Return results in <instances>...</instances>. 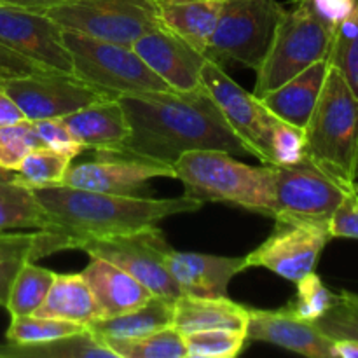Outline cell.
I'll return each instance as SVG.
<instances>
[{
  "instance_id": "1",
  "label": "cell",
  "mask_w": 358,
  "mask_h": 358,
  "mask_svg": "<svg viewBox=\"0 0 358 358\" xmlns=\"http://www.w3.org/2000/svg\"><path fill=\"white\" fill-rule=\"evenodd\" d=\"M128 115V140L115 150L173 166L189 150L215 149L233 156L250 154L233 131L205 86L191 93H149L119 98Z\"/></svg>"
},
{
  "instance_id": "47",
  "label": "cell",
  "mask_w": 358,
  "mask_h": 358,
  "mask_svg": "<svg viewBox=\"0 0 358 358\" xmlns=\"http://www.w3.org/2000/svg\"><path fill=\"white\" fill-rule=\"evenodd\" d=\"M343 294H345V296L348 297V299L352 301L353 304H357V306H358V294H353V292H346V290H343Z\"/></svg>"
},
{
  "instance_id": "34",
  "label": "cell",
  "mask_w": 358,
  "mask_h": 358,
  "mask_svg": "<svg viewBox=\"0 0 358 358\" xmlns=\"http://www.w3.org/2000/svg\"><path fill=\"white\" fill-rule=\"evenodd\" d=\"M84 331H86L84 325L56 320V318L37 317V315H24V317L10 318L6 339L9 343H45Z\"/></svg>"
},
{
  "instance_id": "39",
  "label": "cell",
  "mask_w": 358,
  "mask_h": 358,
  "mask_svg": "<svg viewBox=\"0 0 358 358\" xmlns=\"http://www.w3.org/2000/svg\"><path fill=\"white\" fill-rule=\"evenodd\" d=\"M31 122H34L35 133H37L42 147H48V149L66 156L72 161L86 150V147L73 136V133L63 122V119H41V121Z\"/></svg>"
},
{
  "instance_id": "44",
  "label": "cell",
  "mask_w": 358,
  "mask_h": 358,
  "mask_svg": "<svg viewBox=\"0 0 358 358\" xmlns=\"http://www.w3.org/2000/svg\"><path fill=\"white\" fill-rule=\"evenodd\" d=\"M66 2H70V0H0V3H6V6L23 7V9L37 10V13H45L51 7L62 6Z\"/></svg>"
},
{
  "instance_id": "19",
  "label": "cell",
  "mask_w": 358,
  "mask_h": 358,
  "mask_svg": "<svg viewBox=\"0 0 358 358\" xmlns=\"http://www.w3.org/2000/svg\"><path fill=\"white\" fill-rule=\"evenodd\" d=\"M83 276L86 278L98 306L101 318L119 317L143 306L154 294L140 283L135 276L100 257H90Z\"/></svg>"
},
{
  "instance_id": "41",
  "label": "cell",
  "mask_w": 358,
  "mask_h": 358,
  "mask_svg": "<svg viewBox=\"0 0 358 358\" xmlns=\"http://www.w3.org/2000/svg\"><path fill=\"white\" fill-rule=\"evenodd\" d=\"M315 13L336 30L343 20L350 16L357 0H308Z\"/></svg>"
},
{
  "instance_id": "6",
  "label": "cell",
  "mask_w": 358,
  "mask_h": 358,
  "mask_svg": "<svg viewBox=\"0 0 358 358\" xmlns=\"http://www.w3.org/2000/svg\"><path fill=\"white\" fill-rule=\"evenodd\" d=\"M63 38L72 55L73 76L107 96L121 98L173 91L145 65L131 45L98 41L66 30H63Z\"/></svg>"
},
{
  "instance_id": "4",
  "label": "cell",
  "mask_w": 358,
  "mask_h": 358,
  "mask_svg": "<svg viewBox=\"0 0 358 358\" xmlns=\"http://www.w3.org/2000/svg\"><path fill=\"white\" fill-rule=\"evenodd\" d=\"M304 133L308 159L352 189L358 178V96L336 66H329Z\"/></svg>"
},
{
  "instance_id": "24",
  "label": "cell",
  "mask_w": 358,
  "mask_h": 358,
  "mask_svg": "<svg viewBox=\"0 0 358 358\" xmlns=\"http://www.w3.org/2000/svg\"><path fill=\"white\" fill-rule=\"evenodd\" d=\"M175 299L154 296L143 306L112 318H98L87 325V331L100 341L136 339L173 325Z\"/></svg>"
},
{
  "instance_id": "26",
  "label": "cell",
  "mask_w": 358,
  "mask_h": 358,
  "mask_svg": "<svg viewBox=\"0 0 358 358\" xmlns=\"http://www.w3.org/2000/svg\"><path fill=\"white\" fill-rule=\"evenodd\" d=\"M0 358H117L90 331L45 343H9L0 346Z\"/></svg>"
},
{
  "instance_id": "25",
  "label": "cell",
  "mask_w": 358,
  "mask_h": 358,
  "mask_svg": "<svg viewBox=\"0 0 358 358\" xmlns=\"http://www.w3.org/2000/svg\"><path fill=\"white\" fill-rule=\"evenodd\" d=\"M34 315L56 318V320L84 325V327L101 318L100 306L83 273L56 275L44 303Z\"/></svg>"
},
{
  "instance_id": "20",
  "label": "cell",
  "mask_w": 358,
  "mask_h": 358,
  "mask_svg": "<svg viewBox=\"0 0 358 358\" xmlns=\"http://www.w3.org/2000/svg\"><path fill=\"white\" fill-rule=\"evenodd\" d=\"M62 119L86 149L115 150L131 133L119 98L94 101Z\"/></svg>"
},
{
  "instance_id": "8",
  "label": "cell",
  "mask_w": 358,
  "mask_h": 358,
  "mask_svg": "<svg viewBox=\"0 0 358 358\" xmlns=\"http://www.w3.org/2000/svg\"><path fill=\"white\" fill-rule=\"evenodd\" d=\"M285 14L278 0H224L206 58L257 70Z\"/></svg>"
},
{
  "instance_id": "18",
  "label": "cell",
  "mask_w": 358,
  "mask_h": 358,
  "mask_svg": "<svg viewBox=\"0 0 358 358\" xmlns=\"http://www.w3.org/2000/svg\"><path fill=\"white\" fill-rule=\"evenodd\" d=\"M166 266L182 294L198 297H226L229 283L248 269L247 257L177 252L168 254Z\"/></svg>"
},
{
  "instance_id": "33",
  "label": "cell",
  "mask_w": 358,
  "mask_h": 358,
  "mask_svg": "<svg viewBox=\"0 0 358 358\" xmlns=\"http://www.w3.org/2000/svg\"><path fill=\"white\" fill-rule=\"evenodd\" d=\"M187 358H234L247 346V332L212 329L184 334Z\"/></svg>"
},
{
  "instance_id": "12",
  "label": "cell",
  "mask_w": 358,
  "mask_h": 358,
  "mask_svg": "<svg viewBox=\"0 0 358 358\" xmlns=\"http://www.w3.org/2000/svg\"><path fill=\"white\" fill-rule=\"evenodd\" d=\"M3 91L13 98L28 121L65 117L94 101L107 100L105 93L73 73H16L3 80Z\"/></svg>"
},
{
  "instance_id": "38",
  "label": "cell",
  "mask_w": 358,
  "mask_h": 358,
  "mask_svg": "<svg viewBox=\"0 0 358 358\" xmlns=\"http://www.w3.org/2000/svg\"><path fill=\"white\" fill-rule=\"evenodd\" d=\"M318 329L331 339H357L358 341V306L345 294H338L334 306L315 322Z\"/></svg>"
},
{
  "instance_id": "42",
  "label": "cell",
  "mask_w": 358,
  "mask_h": 358,
  "mask_svg": "<svg viewBox=\"0 0 358 358\" xmlns=\"http://www.w3.org/2000/svg\"><path fill=\"white\" fill-rule=\"evenodd\" d=\"M27 121L21 108L17 107L16 101L0 87V126L16 124V122Z\"/></svg>"
},
{
  "instance_id": "30",
  "label": "cell",
  "mask_w": 358,
  "mask_h": 358,
  "mask_svg": "<svg viewBox=\"0 0 358 358\" xmlns=\"http://www.w3.org/2000/svg\"><path fill=\"white\" fill-rule=\"evenodd\" d=\"M70 250V241L65 236L45 229L0 231V262L13 259H42L56 252Z\"/></svg>"
},
{
  "instance_id": "2",
  "label": "cell",
  "mask_w": 358,
  "mask_h": 358,
  "mask_svg": "<svg viewBox=\"0 0 358 358\" xmlns=\"http://www.w3.org/2000/svg\"><path fill=\"white\" fill-rule=\"evenodd\" d=\"M31 191L48 217L45 231L65 236L70 241V250H77L79 243L86 240L145 229L173 215L198 212L203 206L201 201L185 194L180 198H145L70 185Z\"/></svg>"
},
{
  "instance_id": "32",
  "label": "cell",
  "mask_w": 358,
  "mask_h": 358,
  "mask_svg": "<svg viewBox=\"0 0 358 358\" xmlns=\"http://www.w3.org/2000/svg\"><path fill=\"white\" fill-rule=\"evenodd\" d=\"M327 59L358 96V0L350 16L336 27Z\"/></svg>"
},
{
  "instance_id": "45",
  "label": "cell",
  "mask_w": 358,
  "mask_h": 358,
  "mask_svg": "<svg viewBox=\"0 0 358 358\" xmlns=\"http://www.w3.org/2000/svg\"><path fill=\"white\" fill-rule=\"evenodd\" d=\"M334 358H358L357 339H334Z\"/></svg>"
},
{
  "instance_id": "16",
  "label": "cell",
  "mask_w": 358,
  "mask_h": 358,
  "mask_svg": "<svg viewBox=\"0 0 358 358\" xmlns=\"http://www.w3.org/2000/svg\"><path fill=\"white\" fill-rule=\"evenodd\" d=\"M145 65L178 93L203 87L201 72L206 56L164 27L154 28L131 45Z\"/></svg>"
},
{
  "instance_id": "22",
  "label": "cell",
  "mask_w": 358,
  "mask_h": 358,
  "mask_svg": "<svg viewBox=\"0 0 358 358\" xmlns=\"http://www.w3.org/2000/svg\"><path fill=\"white\" fill-rule=\"evenodd\" d=\"M161 27L206 56L224 0H154Z\"/></svg>"
},
{
  "instance_id": "29",
  "label": "cell",
  "mask_w": 358,
  "mask_h": 358,
  "mask_svg": "<svg viewBox=\"0 0 358 358\" xmlns=\"http://www.w3.org/2000/svg\"><path fill=\"white\" fill-rule=\"evenodd\" d=\"M72 164V159L55 152L48 147H35L24 156L20 166L10 171L17 184L28 189L55 187L63 185L66 170Z\"/></svg>"
},
{
  "instance_id": "35",
  "label": "cell",
  "mask_w": 358,
  "mask_h": 358,
  "mask_svg": "<svg viewBox=\"0 0 358 358\" xmlns=\"http://www.w3.org/2000/svg\"><path fill=\"white\" fill-rule=\"evenodd\" d=\"M269 163L273 166H289L306 159V133L271 114L268 135Z\"/></svg>"
},
{
  "instance_id": "46",
  "label": "cell",
  "mask_w": 358,
  "mask_h": 358,
  "mask_svg": "<svg viewBox=\"0 0 358 358\" xmlns=\"http://www.w3.org/2000/svg\"><path fill=\"white\" fill-rule=\"evenodd\" d=\"M10 76H14V73L10 72L9 69H6V66H3V65H0V86H2L3 80H6L7 77H10Z\"/></svg>"
},
{
  "instance_id": "11",
  "label": "cell",
  "mask_w": 358,
  "mask_h": 358,
  "mask_svg": "<svg viewBox=\"0 0 358 358\" xmlns=\"http://www.w3.org/2000/svg\"><path fill=\"white\" fill-rule=\"evenodd\" d=\"M77 250L86 252L90 257L105 259L124 269L143 283L154 296L175 299L182 294L166 266L168 254L173 248L157 226L98 240H86L79 243Z\"/></svg>"
},
{
  "instance_id": "31",
  "label": "cell",
  "mask_w": 358,
  "mask_h": 358,
  "mask_svg": "<svg viewBox=\"0 0 358 358\" xmlns=\"http://www.w3.org/2000/svg\"><path fill=\"white\" fill-rule=\"evenodd\" d=\"M105 345L117 358H187L184 334L173 325L143 338L115 339Z\"/></svg>"
},
{
  "instance_id": "37",
  "label": "cell",
  "mask_w": 358,
  "mask_h": 358,
  "mask_svg": "<svg viewBox=\"0 0 358 358\" xmlns=\"http://www.w3.org/2000/svg\"><path fill=\"white\" fill-rule=\"evenodd\" d=\"M42 147L34 122L21 121L16 124L0 126V168L14 171L30 150Z\"/></svg>"
},
{
  "instance_id": "9",
  "label": "cell",
  "mask_w": 358,
  "mask_h": 358,
  "mask_svg": "<svg viewBox=\"0 0 358 358\" xmlns=\"http://www.w3.org/2000/svg\"><path fill=\"white\" fill-rule=\"evenodd\" d=\"M273 219L327 229L336 210L353 189L345 187L324 170L303 159L273 166ZM331 233V231H329Z\"/></svg>"
},
{
  "instance_id": "17",
  "label": "cell",
  "mask_w": 358,
  "mask_h": 358,
  "mask_svg": "<svg viewBox=\"0 0 358 358\" xmlns=\"http://www.w3.org/2000/svg\"><path fill=\"white\" fill-rule=\"evenodd\" d=\"M248 341L276 345L289 352L310 358H334V339L325 336L315 322H306L282 310H255L248 308Z\"/></svg>"
},
{
  "instance_id": "5",
  "label": "cell",
  "mask_w": 358,
  "mask_h": 358,
  "mask_svg": "<svg viewBox=\"0 0 358 358\" xmlns=\"http://www.w3.org/2000/svg\"><path fill=\"white\" fill-rule=\"evenodd\" d=\"M334 28L313 10L308 0L285 9L266 58L259 65L254 94L266 96L313 63L329 58Z\"/></svg>"
},
{
  "instance_id": "13",
  "label": "cell",
  "mask_w": 358,
  "mask_h": 358,
  "mask_svg": "<svg viewBox=\"0 0 358 358\" xmlns=\"http://www.w3.org/2000/svg\"><path fill=\"white\" fill-rule=\"evenodd\" d=\"M273 233L255 250L245 255L248 268H264L275 275L299 282L315 271L325 245L332 240L327 229L275 220Z\"/></svg>"
},
{
  "instance_id": "28",
  "label": "cell",
  "mask_w": 358,
  "mask_h": 358,
  "mask_svg": "<svg viewBox=\"0 0 358 358\" xmlns=\"http://www.w3.org/2000/svg\"><path fill=\"white\" fill-rule=\"evenodd\" d=\"M58 273L48 268L34 264L31 259H24L10 283L9 296H7L6 310L13 317L34 315L44 303L52 282Z\"/></svg>"
},
{
  "instance_id": "23",
  "label": "cell",
  "mask_w": 358,
  "mask_h": 358,
  "mask_svg": "<svg viewBox=\"0 0 358 358\" xmlns=\"http://www.w3.org/2000/svg\"><path fill=\"white\" fill-rule=\"evenodd\" d=\"M248 308L229 297H198L180 294L175 297L173 327L182 334L212 329L247 332Z\"/></svg>"
},
{
  "instance_id": "21",
  "label": "cell",
  "mask_w": 358,
  "mask_h": 358,
  "mask_svg": "<svg viewBox=\"0 0 358 358\" xmlns=\"http://www.w3.org/2000/svg\"><path fill=\"white\" fill-rule=\"evenodd\" d=\"M329 66V59L313 63L275 91L262 96V105L276 117L304 129L320 98Z\"/></svg>"
},
{
  "instance_id": "36",
  "label": "cell",
  "mask_w": 358,
  "mask_h": 358,
  "mask_svg": "<svg viewBox=\"0 0 358 358\" xmlns=\"http://www.w3.org/2000/svg\"><path fill=\"white\" fill-rule=\"evenodd\" d=\"M296 297L289 301L285 308L290 313L306 322H317L338 301V294L331 292V289L322 282V278L315 271L296 282Z\"/></svg>"
},
{
  "instance_id": "15",
  "label": "cell",
  "mask_w": 358,
  "mask_h": 358,
  "mask_svg": "<svg viewBox=\"0 0 358 358\" xmlns=\"http://www.w3.org/2000/svg\"><path fill=\"white\" fill-rule=\"evenodd\" d=\"M100 157L70 164L63 185L87 191L136 194L154 178H175L171 164L119 152L96 150Z\"/></svg>"
},
{
  "instance_id": "40",
  "label": "cell",
  "mask_w": 358,
  "mask_h": 358,
  "mask_svg": "<svg viewBox=\"0 0 358 358\" xmlns=\"http://www.w3.org/2000/svg\"><path fill=\"white\" fill-rule=\"evenodd\" d=\"M332 238H352L358 240V198L350 192L331 219L329 226Z\"/></svg>"
},
{
  "instance_id": "3",
  "label": "cell",
  "mask_w": 358,
  "mask_h": 358,
  "mask_svg": "<svg viewBox=\"0 0 358 358\" xmlns=\"http://www.w3.org/2000/svg\"><path fill=\"white\" fill-rule=\"evenodd\" d=\"M184 194L205 203H227L273 219V178L269 164L250 166L215 149L184 152L173 163Z\"/></svg>"
},
{
  "instance_id": "14",
  "label": "cell",
  "mask_w": 358,
  "mask_h": 358,
  "mask_svg": "<svg viewBox=\"0 0 358 358\" xmlns=\"http://www.w3.org/2000/svg\"><path fill=\"white\" fill-rule=\"evenodd\" d=\"M205 90L222 112L227 124L245 142L250 156L261 163H269L268 135L271 112L262 105L261 98L234 83L220 65L206 59L201 72Z\"/></svg>"
},
{
  "instance_id": "43",
  "label": "cell",
  "mask_w": 358,
  "mask_h": 358,
  "mask_svg": "<svg viewBox=\"0 0 358 358\" xmlns=\"http://www.w3.org/2000/svg\"><path fill=\"white\" fill-rule=\"evenodd\" d=\"M24 259H13V261L0 262V306H6L7 296H9L10 283L20 269Z\"/></svg>"
},
{
  "instance_id": "27",
  "label": "cell",
  "mask_w": 358,
  "mask_h": 358,
  "mask_svg": "<svg viewBox=\"0 0 358 358\" xmlns=\"http://www.w3.org/2000/svg\"><path fill=\"white\" fill-rule=\"evenodd\" d=\"M48 217L31 189L17 184L10 171L0 173V231L45 229Z\"/></svg>"
},
{
  "instance_id": "7",
  "label": "cell",
  "mask_w": 358,
  "mask_h": 358,
  "mask_svg": "<svg viewBox=\"0 0 358 358\" xmlns=\"http://www.w3.org/2000/svg\"><path fill=\"white\" fill-rule=\"evenodd\" d=\"M0 65L16 73H73L63 28L48 14L0 3Z\"/></svg>"
},
{
  "instance_id": "48",
  "label": "cell",
  "mask_w": 358,
  "mask_h": 358,
  "mask_svg": "<svg viewBox=\"0 0 358 358\" xmlns=\"http://www.w3.org/2000/svg\"><path fill=\"white\" fill-rule=\"evenodd\" d=\"M352 189H353V192H355V194H357V198H358V182H357V180H355V182H353Z\"/></svg>"
},
{
  "instance_id": "10",
  "label": "cell",
  "mask_w": 358,
  "mask_h": 358,
  "mask_svg": "<svg viewBox=\"0 0 358 358\" xmlns=\"http://www.w3.org/2000/svg\"><path fill=\"white\" fill-rule=\"evenodd\" d=\"M44 14L63 30L122 45L161 27L154 0H70Z\"/></svg>"
}]
</instances>
